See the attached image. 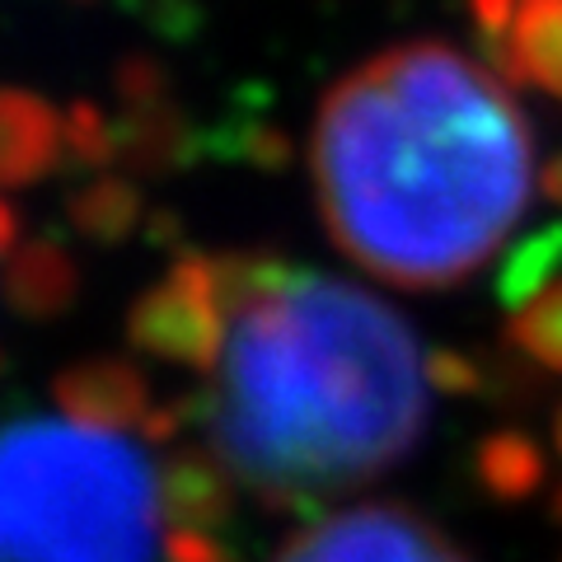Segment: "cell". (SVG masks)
I'll return each instance as SVG.
<instances>
[{"label":"cell","instance_id":"6da1fadb","mask_svg":"<svg viewBox=\"0 0 562 562\" xmlns=\"http://www.w3.org/2000/svg\"><path fill=\"white\" fill-rule=\"evenodd\" d=\"M211 272L221 342L188 417L225 483L310 512L408 460L436 371L394 305L268 254H211Z\"/></svg>","mask_w":562,"mask_h":562},{"label":"cell","instance_id":"7a4b0ae2","mask_svg":"<svg viewBox=\"0 0 562 562\" xmlns=\"http://www.w3.org/2000/svg\"><path fill=\"white\" fill-rule=\"evenodd\" d=\"M310 173L351 262L390 286L441 291L520 225L535 132L487 66L446 43H403L324 94Z\"/></svg>","mask_w":562,"mask_h":562},{"label":"cell","instance_id":"3957f363","mask_svg":"<svg viewBox=\"0 0 562 562\" xmlns=\"http://www.w3.org/2000/svg\"><path fill=\"white\" fill-rule=\"evenodd\" d=\"M183 422L188 398L0 413V562H231V483Z\"/></svg>","mask_w":562,"mask_h":562},{"label":"cell","instance_id":"277c9868","mask_svg":"<svg viewBox=\"0 0 562 562\" xmlns=\"http://www.w3.org/2000/svg\"><path fill=\"white\" fill-rule=\"evenodd\" d=\"M272 562H469V553L413 506L361 502L295 530Z\"/></svg>","mask_w":562,"mask_h":562},{"label":"cell","instance_id":"5b68a950","mask_svg":"<svg viewBox=\"0 0 562 562\" xmlns=\"http://www.w3.org/2000/svg\"><path fill=\"white\" fill-rule=\"evenodd\" d=\"M132 347L169 366L202 371L221 342V295L211 254H183L127 314Z\"/></svg>","mask_w":562,"mask_h":562},{"label":"cell","instance_id":"8992f818","mask_svg":"<svg viewBox=\"0 0 562 562\" xmlns=\"http://www.w3.org/2000/svg\"><path fill=\"white\" fill-rule=\"evenodd\" d=\"M117 165L127 179H173L206 155V132L192 127L179 99L146 103V109H117Z\"/></svg>","mask_w":562,"mask_h":562},{"label":"cell","instance_id":"52a82bcc","mask_svg":"<svg viewBox=\"0 0 562 562\" xmlns=\"http://www.w3.org/2000/svg\"><path fill=\"white\" fill-rule=\"evenodd\" d=\"M66 165V136L52 103L29 90H0V188H29Z\"/></svg>","mask_w":562,"mask_h":562},{"label":"cell","instance_id":"ba28073f","mask_svg":"<svg viewBox=\"0 0 562 562\" xmlns=\"http://www.w3.org/2000/svg\"><path fill=\"white\" fill-rule=\"evenodd\" d=\"M487 70L506 85H535L562 99V0H520L512 38Z\"/></svg>","mask_w":562,"mask_h":562},{"label":"cell","instance_id":"9c48e42d","mask_svg":"<svg viewBox=\"0 0 562 562\" xmlns=\"http://www.w3.org/2000/svg\"><path fill=\"white\" fill-rule=\"evenodd\" d=\"M5 301L24 319H52L80 291V268L57 239H33L5 258Z\"/></svg>","mask_w":562,"mask_h":562},{"label":"cell","instance_id":"30bf717a","mask_svg":"<svg viewBox=\"0 0 562 562\" xmlns=\"http://www.w3.org/2000/svg\"><path fill=\"white\" fill-rule=\"evenodd\" d=\"M140 216H146V198L127 173H90L66 192V225L94 244L132 239Z\"/></svg>","mask_w":562,"mask_h":562},{"label":"cell","instance_id":"8fae6325","mask_svg":"<svg viewBox=\"0 0 562 562\" xmlns=\"http://www.w3.org/2000/svg\"><path fill=\"white\" fill-rule=\"evenodd\" d=\"M206 155H221V160H235V165L277 173V169H286L295 160V146H291V136L281 132L268 113L235 109L225 122L206 127Z\"/></svg>","mask_w":562,"mask_h":562},{"label":"cell","instance_id":"7c38bea8","mask_svg":"<svg viewBox=\"0 0 562 562\" xmlns=\"http://www.w3.org/2000/svg\"><path fill=\"white\" fill-rule=\"evenodd\" d=\"M562 272V225H543V231L525 235L512 258L502 262V277H497V295L512 310H520L525 301H535L543 286H553Z\"/></svg>","mask_w":562,"mask_h":562},{"label":"cell","instance_id":"4fadbf2b","mask_svg":"<svg viewBox=\"0 0 562 562\" xmlns=\"http://www.w3.org/2000/svg\"><path fill=\"white\" fill-rule=\"evenodd\" d=\"M506 338H512V347L525 361H539V366H549V371H562V281L543 286L535 301H525L512 314Z\"/></svg>","mask_w":562,"mask_h":562},{"label":"cell","instance_id":"5bb4252c","mask_svg":"<svg viewBox=\"0 0 562 562\" xmlns=\"http://www.w3.org/2000/svg\"><path fill=\"white\" fill-rule=\"evenodd\" d=\"M61 136H66V169L99 173V169L117 165V127L94 99L70 103L61 117Z\"/></svg>","mask_w":562,"mask_h":562},{"label":"cell","instance_id":"9a60e30c","mask_svg":"<svg viewBox=\"0 0 562 562\" xmlns=\"http://www.w3.org/2000/svg\"><path fill=\"white\" fill-rule=\"evenodd\" d=\"M113 99L117 109H146V103L173 99V76L165 61H155L150 52H127L113 66Z\"/></svg>","mask_w":562,"mask_h":562},{"label":"cell","instance_id":"2e32d148","mask_svg":"<svg viewBox=\"0 0 562 562\" xmlns=\"http://www.w3.org/2000/svg\"><path fill=\"white\" fill-rule=\"evenodd\" d=\"M464 10H469V20H473V33H479L483 57L492 61L506 47V38H512V24H516L520 0H464Z\"/></svg>","mask_w":562,"mask_h":562},{"label":"cell","instance_id":"e0dca14e","mask_svg":"<svg viewBox=\"0 0 562 562\" xmlns=\"http://www.w3.org/2000/svg\"><path fill=\"white\" fill-rule=\"evenodd\" d=\"M539 192H543L549 202L562 206V150L553 155V160H543V169H539Z\"/></svg>","mask_w":562,"mask_h":562},{"label":"cell","instance_id":"ac0fdd59","mask_svg":"<svg viewBox=\"0 0 562 562\" xmlns=\"http://www.w3.org/2000/svg\"><path fill=\"white\" fill-rule=\"evenodd\" d=\"M14 235H20V216H14L10 202H0V258L14 254Z\"/></svg>","mask_w":562,"mask_h":562},{"label":"cell","instance_id":"d6986e66","mask_svg":"<svg viewBox=\"0 0 562 562\" xmlns=\"http://www.w3.org/2000/svg\"><path fill=\"white\" fill-rule=\"evenodd\" d=\"M558 446H562V413H558Z\"/></svg>","mask_w":562,"mask_h":562}]
</instances>
